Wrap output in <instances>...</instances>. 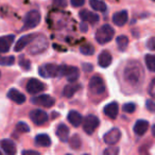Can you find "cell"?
<instances>
[{
    "label": "cell",
    "instance_id": "8fae6325",
    "mask_svg": "<svg viewBox=\"0 0 155 155\" xmlns=\"http://www.w3.org/2000/svg\"><path fill=\"white\" fill-rule=\"evenodd\" d=\"M31 102L33 104L44 106V107H51L55 103V100H54V98H52L49 95H41V96H36V97H33L31 99Z\"/></svg>",
    "mask_w": 155,
    "mask_h": 155
},
{
    "label": "cell",
    "instance_id": "4dcf8cb0",
    "mask_svg": "<svg viewBox=\"0 0 155 155\" xmlns=\"http://www.w3.org/2000/svg\"><path fill=\"white\" fill-rule=\"evenodd\" d=\"M14 63H15V58L13 55H10V56L0 55V65H2V66H11Z\"/></svg>",
    "mask_w": 155,
    "mask_h": 155
},
{
    "label": "cell",
    "instance_id": "1f68e13d",
    "mask_svg": "<svg viewBox=\"0 0 155 155\" xmlns=\"http://www.w3.org/2000/svg\"><path fill=\"white\" fill-rule=\"evenodd\" d=\"M16 130L20 133H28L30 131V127L27 123L25 122H18L17 125H16Z\"/></svg>",
    "mask_w": 155,
    "mask_h": 155
},
{
    "label": "cell",
    "instance_id": "ffe728a7",
    "mask_svg": "<svg viewBox=\"0 0 155 155\" xmlns=\"http://www.w3.org/2000/svg\"><path fill=\"white\" fill-rule=\"evenodd\" d=\"M56 136L62 142H66L69 139V129L66 124L61 123L56 127Z\"/></svg>",
    "mask_w": 155,
    "mask_h": 155
},
{
    "label": "cell",
    "instance_id": "30bf717a",
    "mask_svg": "<svg viewBox=\"0 0 155 155\" xmlns=\"http://www.w3.org/2000/svg\"><path fill=\"white\" fill-rule=\"evenodd\" d=\"M30 119L36 125H43L48 121V115L43 110H33L30 112Z\"/></svg>",
    "mask_w": 155,
    "mask_h": 155
},
{
    "label": "cell",
    "instance_id": "44dd1931",
    "mask_svg": "<svg viewBox=\"0 0 155 155\" xmlns=\"http://www.w3.org/2000/svg\"><path fill=\"white\" fill-rule=\"evenodd\" d=\"M112 61H113L112 54H110V51H107V50L102 51L101 53L99 54V58H98V63H99V65L102 68H106V67L110 66V65L112 64Z\"/></svg>",
    "mask_w": 155,
    "mask_h": 155
},
{
    "label": "cell",
    "instance_id": "6da1fadb",
    "mask_svg": "<svg viewBox=\"0 0 155 155\" xmlns=\"http://www.w3.org/2000/svg\"><path fill=\"white\" fill-rule=\"evenodd\" d=\"M143 71L140 64L136 62H131L124 70V79L130 85H137L142 81Z\"/></svg>",
    "mask_w": 155,
    "mask_h": 155
},
{
    "label": "cell",
    "instance_id": "7c38bea8",
    "mask_svg": "<svg viewBox=\"0 0 155 155\" xmlns=\"http://www.w3.org/2000/svg\"><path fill=\"white\" fill-rule=\"evenodd\" d=\"M120 137H121V132H120V130L117 129V127H114V129L110 130V131H108L107 133L104 134L103 140H104V142H105V143L113 146V144L117 143V142L119 141Z\"/></svg>",
    "mask_w": 155,
    "mask_h": 155
},
{
    "label": "cell",
    "instance_id": "277c9868",
    "mask_svg": "<svg viewBox=\"0 0 155 155\" xmlns=\"http://www.w3.org/2000/svg\"><path fill=\"white\" fill-rule=\"evenodd\" d=\"M80 71L74 66H67V65H61L60 66V74L58 77H66L69 82H75L79 79Z\"/></svg>",
    "mask_w": 155,
    "mask_h": 155
},
{
    "label": "cell",
    "instance_id": "bcb514c9",
    "mask_svg": "<svg viewBox=\"0 0 155 155\" xmlns=\"http://www.w3.org/2000/svg\"><path fill=\"white\" fill-rule=\"evenodd\" d=\"M0 75H1V73H0Z\"/></svg>",
    "mask_w": 155,
    "mask_h": 155
},
{
    "label": "cell",
    "instance_id": "cb8c5ba5",
    "mask_svg": "<svg viewBox=\"0 0 155 155\" xmlns=\"http://www.w3.org/2000/svg\"><path fill=\"white\" fill-rule=\"evenodd\" d=\"M35 143L39 147H49L51 144V139L47 134H39L35 137Z\"/></svg>",
    "mask_w": 155,
    "mask_h": 155
},
{
    "label": "cell",
    "instance_id": "7a4b0ae2",
    "mask_svg": "<svg viewBox=\"0 0 155 155\" xmlns=\"http://www.w3.org/2000/svg\"><path fill=\"white\" fill-rule=\"evenodd\" d=\"M114 28H112L110 25H103L97 30V32L95 34V38L97 41V43H99L100 45H104V44L110 43L114 38Z\"/></svg>",
    "mask_w": 155,
    "mask_h": 155
},
{
    "label": "cell",
    "instance_id": "f35d334b",
    "mask_svg": "<svg viewBox=\"0 0 155 155\" xmlns=\"http://www.w3.org/2000/svg\"><path fill=\"white\" fill-rule=\"evenodd\" d=\"M53 3L58 8H65L67 5L66 0H53Z\"/></svg>",
    "mask_w": 155,
    "mask_h": 155
},
{
    "label": "cell",
    "instance_id": "f6af8a7d",
    "mask_svg": "<svg viewBox=\"0 0 155 155\" xmlns=\"http://www.w3.org/2000/svg\"><path fill=\"white\" fill-rule=\"evenodd\" d=\"M153 1H155V0H153Z\"/></svg>",
    "mask_w": 155,
    "mask_h": 155
},
{
    "label": "cell",
    "instance_id": "d6986e66",
    "mask_svg": "<svg viewBox=\"0 0 155 155\" xmlns=\"http://www.w3.org/2000/svg\"><path fill=\"white\" fill-rule=\"evenodd\" d=\"M67 119H68V121L71 123V125H73V127H80L83 122L82 115L79 112H77V110H70V112L68 113Z\"/></svg>",
    "mask_w": 155,
    "mask_h": 155
},
{
    "label": "cell",
    "instance_id": "7bdbcfd3",
    "mask_svg": "<svg viewBox=\"0 0 155 155\" xmlns=\"http://www.w3.org/2000/svg\"><path fill=\"white\" fill-rule=\"evenodd\" d=\"M152 135H153V136H154V137H155V124H154V125H153V127H152Z\"/></svg>",
    "mask_w": 155,
    "mask_h": 155
},
{
    "label": "cell",
    "instance_id": "e0dca14e",
    "mask_svg": "<svg viewBox=\"0 0 155 155\" xmlns=\"http://www.w3.org/2000/svg\"><path fill=\"white\" fill-rule=\"evenodd\" d=\"M79 16H80V18L83 20V21L85 22H89V24H96V22H98V20H99V16L97 15L96 13H94V12L91 11H87V10H83V11L80 12V14H79Z\"/></svg>",
    "mask_w": 155,
    "mask_h": 155
},
{
    "label": "cell",
    "instance_id": "ab89813d",
    "mask_svg": "<svg viewBox=\"0 0 155 155\" xmlns=\"http://www.w3.org/2000/svg\"><path fill=\"white\" fill-rule=\"evenodd\" d=\"M149 93H150V95L155 99V79L150 84V87H149Z\"/></svg>",
    "mask_w": 155,
    "mask_h": 155
},
{
    "label": "cell",
    "instance_id": "83f0119b",
    "mask_svg": "<svg viewBox=\"0 0 155 155\" xmlns=\"http://www.w3.org/2000/svg\"><path fill=\"white\" fill-rule=\"evenodd\" d=\"M69 140V144H70V148H72L73 150H79L81 148V144H82V141H81V137L78 134H74L72 137Z\"/></svg>",
    "mask_w": 155,
    "mask_h": 155
},
{
    "label": "cell",
    "instance_id": "484cf974",
    "mask_svg": "<svg viewBox=\"0 0 155 155\" xmlns=\"http://www.w3.org/2000/svg\"><path fill=\"white\" fill-rule=\"evenodd\" d=\"M80 88V85H72V84H69V85H66L63 91V96L66 98H71L75 93L78 91V89Z\"/></svg>",
    "mask_w": 155,
    "mask_h": 155
},
{
    "label": "cell",
    "instance_id": "836d02e7",
    "mask_svg": "<svg viewBox=\"0 0 155 155\" xmlns=\"http://www.w3.org/2000/svg\"><path fill=\"white\" fill-rule=\"evenodd\" d=\"M122 110H124L125 113H129V114H132V113L135 112L136 110V105L134 103H125L123 105Z\"/></svg>",
    "mask_w": 155,
    "mask_h": 155
},
{
    "label": "cell",
    "instance_id": "d4e9b609",
    "mask_svg": "<svg viewBox=\"0 0 155 155\" xmlns=\"http://www.w3.org/2000/svg\"><path fill=\"white\" fill-rule=\"evenodd\" d=\"M89 5H91V9H94L95 11L105 12L107 10V5H105V2H103L101 0H91Z\"/></svg>",
    "mask_w": 155,
    "mask_h": 155
},
{
    "label": "cell",
    "instance_id": "3957f363",
    "mask_svg": "<svg viewBox=\"0 0 155 155\" xmlns=\"http://www.w3.org/2000/svg\"><path fill=\"white\" fill-rule=\"evenodd\" d=\"M39 22H41V13L36 10H32V11L28 12L27 15L25 16L22 30L35 28L36 26H38Z\"/></svg>",
    "mask_w": 155,
    "mask_h": 155
},
{
    "label": "cell",
    "instance_id": "5bb4252c",
    "mask_svg": "<svg viewBox=\"0 0 155 155\" xmlns=\"http://www.w3.org/2000/svg\"><path fill=\"white\" fill-rule=\"evenodd\" d=\"M14 38H15V36L13 34L5 35V36L0 37V53H7L9 51L14 41Z\"/></svg>",
    "mask_w": 155,
    "mask_h": 155
},
{
    "label": "cell",
    "instance_id": "2e32d148",
    "mask_svg": "<svg viewBox=\"0 0 155 155\" xmlns=\"http://www.w3.org/2000/svg\"><path fill=\"white\" fill-rule=\"evenodd\" d=\"M8 98L17 104H22L26 102V96L15 88L10 89L9 93H8Z\"/></svg>",
    "mask_w": 155,
    "mask_h": 155
},
{
    "label": "cell",
    "instance_id": "4316f807",
    "mask_svg": "<svg viewBox=\"0 0 155 155\" xmlns=\"http://www.w3.org/2000/svg\"><path fill=\"white\" fill-rule=\"evenodd\" d=\"M117 43V47L120 51H124L127 48V45H129V38L125 35H120V36L117 37L116 39Z\"/></svg>",
    "mask_w": 155,
    "mask_h": 155
},
{
    "label": "cell",
    "instance_id": "f1b7e54d",
    "mask_svg": "<svg viewBox=\"0 0 155 155\" xmlns=\"http://www.w3.org/2000/svg\"><path fill=\"white\" fill-rule=\"evenodd\" d=\"M80 52L83 55H93L95 53V47L91 44H85L80 47Z\"/></svg>",
    "mask_w": 155,
    "mask_h": 155
},
{
    "label": "cell",
    "instance_id": "e575fe53",
    "mask_svg": "<svg viewBox=\"0 0 155 155\" xmlns=\"http://www.w3.org/2000/svg\"><path fill=\"white\" fill-rule=\"evenodd\" d=\"M119 152V149L116 148V147H110L108 149H106L104 151V154L106 155H115V154H118Z\"/></svg>",
    "mask_w": 155,
    "mask_h": 155
},
{
    "label": "cell",
    "instance_id": "5b68a950",
    "mask_svg": "<svg viewBox=\"0 0 155 155\" xmlns=\"http://www.w3.org/2000/svg\"><path fill=\"white\" fill-rule=\"evenodd\" d=\"M32 45L29 48V52L31 54H38L41 53L43 51H45L48 47V41L46 39L45 36L41 35V36H36L32 41Z\"/></svg>",
    "mask_w": 155,
    "mask_h": 155
},
{
    "label": "cell",
    "instance_id": "7402d4cb",
    "mask_svg": "<svg viewBox=\"0 0 155 155\" xmlns=\"http://www.w3.org/2000/svg\"><path fill=\"white\" fill-rule=\"evenodd\" d=\"M149 129V122L144 119H140V120H137L134 125V132H135L136 135L138 136H142L147 133Z\"/></svg>",
    "mask_w": 155,
    "mask_h": 155
},
{
    "label": "cell",
    "instance_id": "4fadbf2b",
    "mask_svg": "<svg viewBox=\"0 0 155 155\" xmlns=\"http://www.w3.org/2000/svg\"><path fill=\"white\" fill-rule=\"evenodd\" d=\"M35 37H36L35 34H28V35H25V36L20 37L17 41V43H16L15 47H14V50H15L16 52H19V51H21V50H24L27 46L30 45L31 41H32Z\"/></svg>",
    "mask_w": 155,
    "mask_h": 155
},
{
    "label": "cell",
    "instance_id": "b9f144b4",
    "mask_svg": "<svg viewBox=\"0 0 155 155\" xmlns=\"http://www.w3.org/2000/svg\"><path fill=\"white\" fill-rule=\"evenodd\" d=\"M81 27H82V31H84V32L87 30V29H86V26H85L84 24H82V25H81Z\"/></svg>",
    "mask_w": 155,
    "mask_h": 155
},
{
    "label": "cell",
    "instance_id": "9a60e30c",
    "mask_svg": "<svg viewBox=\"0 0 155 155\" xmlns=\"http://www.w3.org/2000/svg\"><path fill=\"white\" fill-rule=\"evenodd\" d=\"M118 112H119V106L117 102H110V103H108L107 105L103 108L104 115L110 119L116 118L117 115H118Z\"/></svg>",
    "mask_w": 155,
    "mask_h": 155
},
{
    "label": "cell",
    "instance_id": "d590c367",
    "mask_svg": "<svg viewBox=\"0 0 155 155\" xmlns=\"http://www.w3.org/2000/svg\"><path fill=\"white\" fill-rule=\"evenodd\" d=\"M147 47L151 50V51H154L155 50V37H151L147 41Z\"/></svg>",
    "mask_w": 155,
    "mask_h": 155
},
{
    "label": "cell",
    "instance_id": "ba28073f",
    "mask_svg": "<svg viewBox=\"0 0 155 155\" xmlns=\"http://www.w3.org/2000/svg\"><path fill=\"white\" fill-rule=\"evenodd\" d=\"M89 89L95 95H101L105 91V84L100 75H95L91 79L89 82Z\"/></svg>",
    "mask_w": 155,
    "mask_h": 155
},
{
    "label": "cell",
    "instance_id": "9c48e42d",
    "mask_svg": "<svg viewBox=\"0 0 155 155\" xmlns=\"http://www.w3.org/2000/svg\"><path fill=\"white\" fill-rule=\"evenodd\" d=\"M27 91L30 95H36L38 93H41L43 91L46 89V85L44 84L41 81L37 80V79H30L27 83Z\"/></svg>",
    "mask_w": 155,
    "mask_h": 155
},
{
    "label": "cell",
    "instance_id": "74e56055",
    "mask_svg": "<svg viewBox=\"0 0 155 155\" xmlns=\"http://www.w3.org/2000/svg\"><path fill=\"white\" fill-rule=\"evenodd\" d=\"M71 5L74 8H80L85 3V0H70Z\"/></svg>",
    "mask_w": 155,
    "mask_h": 155
},
{
    "label": "cell",
    "instance_id": "f546056e",
    "mask_svg": "<svg viewBox=\"0 0 155 155\" xmlns=\"http://www.w3.org/2000/svg\"><path fill=\"white\" fill-rule=\"evenodd\" d=\"M144 61H146V65L149 70L155 72V56L148 54V55L144 56Z\"/></svg>",
    "mask_w": 155,
    "mask_h": 155
},
{
    "label": "cell",
    "instance_id": "60d3db41",
    "mask_svg": "<svg viewBox=\"0 0 155 155\" xmlns=\"http://www.w3.org/2000/svg\"><path fill=\"white\" fill-rule=\"evenodd\" d=\"M22 154L24 155H27V154H30V155H39L38 152L36 151H31V150H26V151H22Z\"/></svg>",
    "mask_w": 155,
    "mask_h": 155
},
{
    "label": "cell",
    "instance_id": "52a82bcc",
    "mask_svg": "<svg viewBox=\"0 0 155 155\" xmlns=\"http://www.w3.org/2000/svg\"><path fill=\"white\" fill-rule=\"evenodd\" d=\"M39 74L43 78H54L60 74V66L55 64H45L39 67Z\"/></svg>",
    "mask_w": 155,
    "mask_h": 155
},
{
    "label": "cell",
    "instance_id": "ac0fdd59",
    "mask_svg": "<svg viewBox=\"0 0 155 155\" xmlns=\"http://www.w3.org/2000/svg\"><path fill=\"white\" fill-rule=\"evenodd\" d=\"M127 19H129V15H127V11H119L117 13H115L113 15V22H114L116 26L122 27L127 24Z\"/></svg>",
    "mask_w": 155,
    "mask_h": 155
},
{
    "label": "cell",
    "instance_id": "ee69618b",
    "mask_svg": "<svg viewBox=\"0 0 155 155\" xmlns=\"http://www.w3.org/2000/svg\"><path fill=\"white\" fill-rule=\"evenodd\" d=\"M0 154H1V152H0Z\"/></svg>",
    "mask_w": 155,
    "mask_h": 155
},
{
    "label": "cell",
    "instance_id": "8d00e7d4",
    "mask_svg": "<svg viewBox=\"0 0 155 155\" xmlns=\"http://www.w3.org/2000/svg\"><path fill=\"white\" fill-rule=\"evenodd\" d=\"M146 106H147V108H148V110H150V112H152V113H155V102L154 101L148 100V101L146 102Z\"/></svg>",
    "mask_w": 155,
    "mask_h": 155
},
{
    "label": "cell",
    "instance_id": "603a6c76",
    "mask_svg": "<svg viewBox=\"0 0 155 155\" xmlns=\"http://www.w3.org/2000/svg\"><path fill=\"white\" fill-rule=\"evenodd\" d=\"M0 146L2 148V150L5 151V153H7L8 155H14L16 154L17 150H16V146L11 139H3L0 141Z\"/></svg>",
    "mask_w": 155,
    "mask_h": 155
},
{
    "label": "cell",
    "instance_id": "8992f818",
    "mask_svg": "<svg viewBox=\"0 0 155 155\" xmlns=\"http://www.w3.org/2000/svg\"><path fill=\"white\" fill-rule=\"evenodd\" d=\"M99 123L100 121L98 117H96L95 115H88L83 119V130L86 134L91 135L96 131V129L99 127Z\"/></svg>",
    "mask_w": 155,
    "mask_h": 155
},
{
    "label": "cell",
    "instance_id": "d6a6232c",
    "mask_svg": "<svg viewBox=\"0 0 155 155\" xmlns=\"http://www.w3.org/2000/svg\"><path fill=\"white\" fill-rule=\"evenodd\" d=\"M19 65H20V67H21L22 69H25V70H29V69L31 68V63H30V61L27 60V58H20Z\"/></svg>",
    "mask_w": 155,
    "mask_h": 155
}]
</instances>
